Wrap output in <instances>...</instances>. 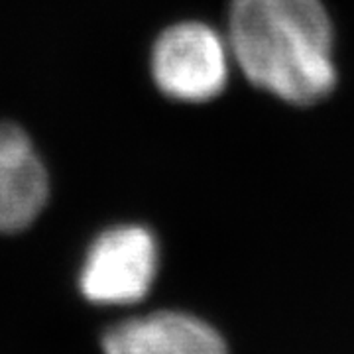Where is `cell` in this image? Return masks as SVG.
I'll use <instances>...</instances> for the list:
<instances>
[{"mask_svg": "<svg viewBox=\"0 0 354 354\" xmlns=\"http://www.w3.org/2000/svg\"><path fill=\"white\" fill-rule=\"evenodd\" d=\"M227 39L244 77L290 104H315L337 85L321 0H232Z\"/></svg>", "mask_w": 354, "mask_h": 354, "instance_id": "6da1fadb", "label": "cell"}, {"mask_svg": "<svg viewBox=\"0 0 354 354\" xmlns=\"http://www.w3.org/2000/svg\"><path fill=\"white\" fill-rule=\"evenodd\" d=\"M232 51L213 26L179 22L160 34L152 48L153 83L165 97L207 102L218 97L230 77Z\"/></svg>", "mask_w": 354, "mask_h": 354, "instance_id": "7a4b0ae2", "label": "cell"}, {"mask_svg": "<svg viewBox=\"0 0 354 354\" xmlns=\"http://www.w3.org/2000/svg\"><path fill=\"white\" fill-rule=\"evenodd\" d=\"M158 260V242L146 227L109 228L88 248L79 286L93 304H136L152 288Z\"/></svg>", "mask_w": 354, "mask_h": 354, "instance_id": "3957f363", "label": "cell"}, {"mask_svg": "<svg viewBox=\"0 0 354 354\" xmlns=\"http://www.w3.org/2000/svg\"><path fill=\"white\" fill-rule=\"evenodd\" d=\"M50 197L46 165L24 130L0 122V230L28 228Z\"/></svg>", "mask_w": 354, "mask_h": 354, "instance_id": "277c9868", "label": "cell"}, {"mask_svg": "<svg viewBox=\"0 0 354 354\" xmlns=\"http://www.w3.org/2000/svg\"><path fill=\"white\" fill-rule=\"evenodd\" d=\"M104 354H227L223 337L197 317L160 311L128 319L102 337Z\"/></svg>", "mask_w": 354, "mask_h": 354, "instance_id": "5b68a950", "label": "cell"}]
</instances>
